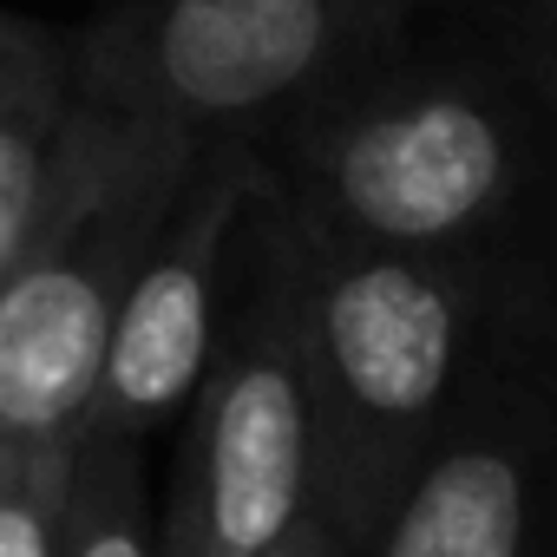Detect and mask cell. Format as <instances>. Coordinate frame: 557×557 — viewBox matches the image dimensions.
<instances>
[{
    "instance_id": "cell-4",
    "label": "cell",
    "mask_w": 557,
    "mask_h": 557,
    "mask_svg": "<svg viewBox=\"0 0 557 557\" xmlns=\"http://www.w3.org/2000/svg\"><path fill=\"white\" fill-rule=\"evenodd\" d=\"M197 138L79 99L73 158L40 236L0 275V433L73 440L92 413L132 275L164 230Z\"/></svg>"
},
{
    "instance_id": "cell-5",
    "label": "cell",
    "mask_w": 557,
    "mask_h": 557,
    "mask_svg": "<svg viewBox=\"0 0 557 557\" xmlns=\"http://www.w3.org/2000/svg\"><path fill=\"white\" fill-rule=\"evenodd\" d=\"M177 426L184 453L164 498V557H256L322 505V400L275 190L256 203L216 355Z\"/></svg>"
},
{
    "instance_id": "cell-13",
    "label": "cell",
    "mask_w": 557,
    "mask_h": 557,
    "mask_svg": "<svg viewBox=\"0 0 557 557\" xmlns=\"http://www.w3.org/2000/svg\"><path fill=\"white\" fill-rule=\"evenodd\" d=\"M256 557H348V537H342V524L315 505L296 531H283V537H275V544H262Z\"/></svg>"
},
{
    "instance_id": "cell-7",
    "label": "cell",
    "mask_w": 557,
    "mask_h": 557,
    "mask_svg": "<svg viewBox=\"0 0 557 557\" xmlns=\"http://www.w3.org/2000/svg\"><path fill=\"white\" fill-rule=\"evenodd\" d=\"M262 190H269V164L256 145H203L197 151L164 230L151 236L132 289L119 302L106 374H99V394H92V413L79 433L158 440L164 426L184 420V407L216 355Z\"/></svg>"
},
{
    "instance_id": "cell-10",
    "label": "cell",
    "mask_w": 557,
    "mask_h": 557,
    "mask_svg": "<svg viewBox=\"0 0 557 557\" xmlns=\"http://www.w3.org/2000/svg\"><path fill=\"white\" fill-rule=\"evenodd\" d=\"M73 440L0 433V557H53L66 518Z\"/></svg>"
},
{
    "instance_id": "cell-9",
    "label": "cell",
    "mask_w": 557,
    "mask_h": 557,
    "mask_svg": "<svg viewBox=\"0 0 557 557\" xmlns=\"http://www.w3.org/2000/svg\"><path fill=\"white\" fill-rule=\"evenodd\" d=\"M53 557H164V511L145 479V440L73 433L66 518Z\"/></svg>"
},
{
    "instance_id": "cell-8",
    "label": "cell",
    "mask_w": 557,
    "mask_h": 557,
    "mask_svg": "<svg viewBox=\"0 0 557 557\" xmlns=\"http://www.w3.org/2000/svg\"><path fill=\"white\" fill-rule=\"evenodd\" d=\"M73 132H79L73 73L0 92V275L40 236V223L60 197L66 158H73Z\"/></svg>"
},
{
    "instance_id": "cell-11",
    "label": "cell",
    "mask_w": 557,
    "mask_h": 557,
    "mask_svg": "<svg viewBox=\"0 0 557 557\" xmlns=\"http://www.w3.org/2000/svg\"><path fill=\"white\" fill-rule=\"evenodd\" d=\"M498 47L518 60V73L531 79V92L544 99V112L557 125V0H505Z\"/></svg>"
},
{
    "instance_id": "cell-12",
    "label": "cell",
    "mask_w": 557,
    "mask_h": 557,
    "mask_svg": "<svg viewBox=\"0 0 557 557\" xmlns=\"http://www.w3.org/2000/svg\"><path fill=\"white\" fill-rule=\"evenodd\" d=\"M53 73H73V40H60L27 14H0V92L53 79Z\"/></svg>"
},
{
    "instance_id": "cell-1",
    "label": "cell",
    "mask_w": 557,
    "mask_h": 557,
    "mask_svg": "<svg viewBox=\"0 0 557 557\" xmlns=\"http://www.w3.org/2000/svg\"><path fill=\"white\" fill-rule=\"evenodd\" d=\"M550 151L557 125L498 40L446 53L407 40L309 106L262 164L315 243L498 262Z\"/></svg>"
},
{
    "instance_id": "cell-14",
    "label": "cell",
    "mask_w": 557,
    "mask_h": 557,
    "mask_svg": "<svg viewBox=\"0 0 557 557\" xmlns=\"http://www.w3.org/2000/svg\"><path fill=\"white\" fill-rule=\"evenodd\" d=\"M498 8H505V0H498Z\"/></svg>"
},
{
    "instance_id": "cell-3",
    "label": "cell",
    "mask_w": 557,
    "mask_h": 557,
    "mask_svg": "<svg viewBox=\"0 0 557 557\" xmlns=\"http://www.w3.org/2000/svg\"><path fill=\"white\" fill-rule=\"evenodd\" d=\"M407 40L413 0H119L73 40V92L197 145L269 151Z\"/></svg>"
},
{
    "instance_id": "cell-2",
    "label": "cell",
    "mask_w": 557,
    "mask_h": 557,
    "mask_svg": "<svg viewBox=\"0 0 557 557\" xmlns=\"http://www.w3.org/2000/svg\"><path fill=\"white\" fill-rule=\"evenodd\" d=\"M289 256L322 400V511L342 524L355 557L472 381L511 342L537 335V315L505 262L342 249L302 236L296 223Z\"/></svg>"
},
{
    "instance_id": "cell-6",
    "label": "cell",
    "mask_w": 557,
    "mask_h": 557,
    "mask_svg": "<svg viewBox=\"0 0 557 557\" xmlns=\"http://www.w3.org/2000/svg\"><path fill=\"white\" fill-rule=\"evenodd\" d=\"M355 557H557V348L544 335L472 381Z\"/></svg>"
}]
</instances>
